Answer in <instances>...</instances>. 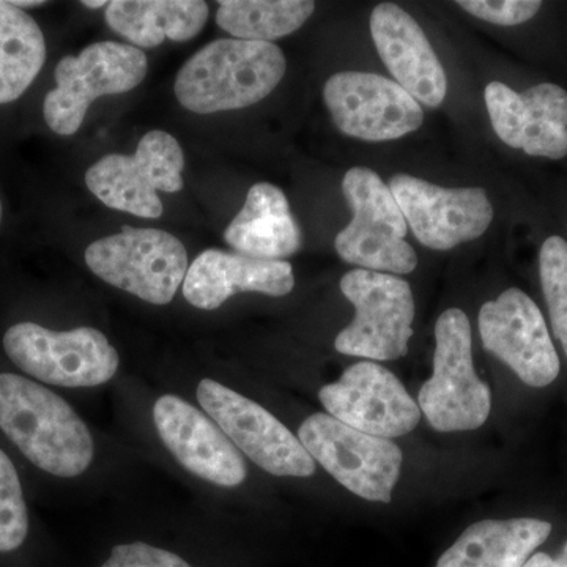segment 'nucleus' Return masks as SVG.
<instances>
[{
    "mask_svg": "<svg viewBox=\"0 0 567 567\" xmlns=\"http://www.w3.org/2000/svg\"><path fill=\"white\" fill-rule=\"evenodd\" d=\"M203 0H114L107 3V25L134 48H156L164 40H193L207 24Z\"/></svg>",
    "mask_w": 567,
    "mask_h": 567,
    "instance_id": "obj_21",
    "label": "nucleus"
},
{
    "mask_svg": "<svg viewBox=\"0 0 567 567\" xmlns=\"http://www.w3.org/2000/svg\"><path fill=\"white\" fill-rule=\"evenodd\" d=\"M82 6L87 7V9L99 10L102 9V7H107V3L110 2H103V0H96V2H92V0H84V2H81Z\"/></svg>",
    "mask_w": 567,
    "mask_h": 567,
    "instance_id": "obj_33",
    "label": "nucleus"
},
{
    "mask_svg": "<svg viewBox=\"0 0 567 567\" xmlns=\"http://www.w3.org/2000/svg\"><path fill=\"white\" fill-rule=\"evenodd\" d=\"M477 324L484 349L509 365L525 385L544 388L557 380V349L543 312L524 290L511 287L484 303Z\"/></svg>",
    "mask_w": 567,
    "mask_h": 567,
    "instance_id": "obj_13",
    "label": "nucleus"
},
{
    "mask_svg": "<svg viewBox=\"0 0 567 567\" xmlns=\"http://www.w3.org/2000/svg\"><path fill=\"white\" fill-rule=\"evenodd\" d=\"M524 567H567V543L557 558L547 554H535L529 557Z\"/></svg>",
    "mask_w": 567,
    "mask_h": 567,
    "instance_id": "obj_31",
    "label": "nucleus"
},
{
    "mask_svg": "<svg viewBox=\"0 0 567 567\" xmlns=\"http://www.w3.org/2000/svg\"><path fill=\"white\" fill-rule=\"evenodd\" d=\"M196 394L230 442L265 472L275 476L315 475V458L262 405L210 379L199 383Z\"/></svg>",
    "mask_w": 567,
    "mask_h": 567,
    "instance_id": "obj_11",
    "label": "nucleus"
},
{
    "mask_svg": "<svg viewBox=\"0 0 567 567\" xmlns=\"http://www.w3.org/2000/svg\"><path fill=\"white\" fill-rule=\"evenodd\" d=\"M341 290L354 306V317L336 338L334 349L372 361L405 357L415 319L410 284L394 275L357 268L341 279Z\"/></svg>",
    "mask_w": 567,
    "mask_h": 567,
    "instance_id": "obj_7",
    "label": "nucleus"
},
{
    "mask_svg": "<svg viewBox=\"0 0 567 567\" xmlns=\"http://www.w3.org/2000/svg\"><path fill=\"white\" fill-rule=\"evenodd\" d=\"M0 431L33 465L59 477L91 466V432L69 402L32 380L0 374Z\"/></svg>",
    "mask_w": 567,
    "mask_h": 567,
    "instance_id": "obj_1",
    "label": "nucleus"
},
{
    "mask_svg": "<svg viewBox=\"0 0 567 567\" xmlns=\"http://www.w3.org/2000/svg\"><path fill=\"white\" fill-rule=\"evenodd\" d=\"M13 3L14 7H18V9H29V7H40L44 6V2H37V0H14Z\"/></svg>",
    "mask_w": 567,
    "mask_h": 567,
    "instance_id": "obj_32",
    "label": "nucleus"
},
{
    "mask_svg": "<svg viewBox=\"0 0 567 567\" xmlns=\"http://www.w3.org/2000/svg\"><path fill=\"white\" fill-rule=\"evenodd\" d=\"M147 70L144 51L117 41H100L78 55H65L54 70L55 89L44 99L47 125L61 136L80 132L95 100L133 91Z\"/></svg>",
    "mask_w": 567,
    "mask_h": 567,
    "instance_id": "obj_6",
    "label": "nucleus"
},
{
    "mask_svg": "<svg viewBox=\"0 0 567 567\" xmlns=\"http://www.w3.org/2000/svg\"><path fill=\"white\" fill-rule=\"evenodd\" d=\"M85 264L104 282L152 305H169L188 274V252L175 235L123 226L93 241Z\"/></svg>",
    "mask_w": 567,
    "mask_h": 567,
    "instance_id": "obj_5",
    "label": "nucleus"
},
{
    "mask_svg": "<svg viewBox=\"0 0 567 567\" xmlns=\"http://www.w3.org/2000/svg\"><path fill=\"white\" fill-rule=\"evenodd\" d=\"M369 28L394 82L427 107L445 102V69L416 20L395 3H380L372 10Z\"/></svg>",
    "mask_w": 567,
    "mask_h": 567,
    "instance_id": "obj_17",
    "label": "nucleus"
},
{
    "mask_svg": "<svg viewBox=\"0 0 567 567\" xmlns=\"http://www.w3.org/2000/svg\"><path fill=\"white\" fill-rule=\"evenodd\" d=\"M216 24L237 40H275L297 32L316 10L309 0H221Z\"/></svg>",
    "mask_w": 567,
    "mask_h": 567,
    "instance_id": "obj_23",
    "label": "nucleus"
},
{
    "mask_svg": "<svg viewBox=\"0 0 567 567\" xmlns=\"http://www.w3.org/2000/svg\"><path fill=\"white\" fill-rule=\"evenodd\" d=\"M352 221L338 234L336 252L347 264L388 275L415 270V249L405 241L406 224L390 186L368 167H352L342 181Z\"/></svg>",
    "mask_w": 567,
    "mask_h": 567,
    "instance_id": "obj_3",
    "label": "nucleus"
},
{
    "mask_svg": "<svg viewBox=\"0 0 567 567\" xmlns=\"http://www.w3.org/2000/svg\"><path fill=\"white\" fill-rule=\"evenodd\" d=\"M550 533L551 525L537 518L477 522L447 548L436 567H524Z\"/></svg>",
    "mask_w": 567,
    "mask_h": 567,
    "instance_id": "obj_20",
    "label": "nucleus"
},
{
    "mask_svg": "<svg viewBox=\"0 0 567 567\" xmlns=\"http://www.w3.org/2000/svg\"><path fill=\"white\" fill-rule=\"evenodd\" d=\"M323 100L341 133L361 141L399 140L424 122L420 103L398 82L375 73L333 74L324 82Z\"/></svg>",
    "mask_w": 567,
    "mask_h": 567,
    "instance_id": "obj_12",
    "label": "nucleus"
},
{
    "mask_svg": "<svg viewBox=\"0 0 567 567\" xmlns=\"http://www.w3.org/2000/svg\"><path fill=\"white\" fill-rule=\"evenodd\" d=\"M298 440L347 491L369 502H391L404 458L394 442L357 431L328 413L309 416L298 429Z\"/></svg>",
    "mask_w": 567,
    "mask_h": 567,
    "instance_id": "obj_10",
    "label": "nucleus"
},
{
    "mask_svg": "<svg viewBox=\"0 0 567 567\" xmlns=\"http://www.w3.org/2000/svg\"><path fill=\"white\" fill-rule=\"evenodd\" d=\"M457 6L480 20L511 28L535 18L543 2L539 0H461Z\"/></svg>",
    "mask_w": 567,
    "mask_h": 567,
    "instance_id": "obj_27",
    "label": "nucleus"
},
{
    "mask_svg": "<svg viewBox=\"0 0 567 567\" xmlns=\"http://www.w3.org/2000/svg\"><path fill=\"white\" fill-rule=\"evenodd\" d=\"M102 567H192L185 559L144 543L123 544L112 548L111 557Z\"/></svg>",
    "mask_w": 567,
    "mask_h": 567,
    "instance_id": "obj_30",
    "label": "nucleus"
},
{
    "mask_svg": "<svg viewBox=\"0 0 567 567\" xmlns=\"http://www.w3.org/2000/svg\"><path fill=\"white\" fill-rule=\"evenodd\" d=\"M390 189L420 244L447 251L484 235L494 207L483 188H442L409 174L391 178Z\"/></svg>",
    "mask_w": 567,
    "mask_h": 567,
    "instance_id": "obj_14",
    "label": "nucleus"
},
{
    "mask_svg": "<svg viewBox=\"0 0 567 567\" xmlns=\"http://www.w3.org/2000/svg\"><path fill=\"white\" fill-rule=\"evenodd\" d=\"M522 151L537 158L561 159L567 155V126L529 118L525 125Z\"/></svg>",
    "mask_w": 567,
    "mask_h": 567,
    "instance_id": "obj_29",
    "label": "nucleus"
},
{
    "mask_svg": "<svg viewBox=\"0 0 567 567\" xmlns=\"http://www.w3.org/2000/svg\"><path fill=\"white\" fill-rule=\"evenodd\" d=\"M319 399L328 415L380 439L410 434L421 421L420 405L401 380L374 361L350 365L319 391Z\"/></svg>",
    "mask_w": 567,
    "mask_h": 567,
    "instance_id": "obj_15",
    "label": "nucleus"
},
{
    "mask_svg": "<svg viewBox=\"0 0 567 567\" xmlns=\"http://www.w3.org/2000/svg\"><path fill=\"white\" fill-rule=\"evenodd\" d=\"M484 99L496 136L511 148H522L527 111L520 93L514 92L503 82L494 81L487 85Z\"/></svg>",
    "mask_w": 567,
    "mask_h": 567,
    "instance_id": "obj_26",
    "label": "nucleus"
},
{
    "mask_svg": "<svg viewBox=\"0 0 567 567\" xmlns=\"http://www.w3.org/2000/svg\"><path fill=\"white\" fill-rule=\"evenodd\" d=\"M47 61L40 25L24 10L0 0V104L24 95Z\"/></svg>",
    "mask_w": 567,
    "mask_h": 567,
    "instance_id": "obj_22",
    "label": "nucleus"
},
{
    "mask_svg": "<svg viewBox=\"0 0 567 567\" xmlns=\"http://www.w3.org/2000/svg\"><path fill=\"white\" fill-rule=\"evenodd\" d=\"M435 341L434 374L417 395L421 412L435 431H475L491 415L492 395L473 365L472 327L465 312H443Z\"/></svg>",
    "mask_w": 567,
    "mask_h": 567,
    "instance_id": "obj_4",
    "label": "nucleus"
},
{
    "mask_svg": "<svg viewBox=\"0 0 567 567\" xmlns=\"http://www.w3.org/2000/svg\"><path fill=\"white\" fill-rule=\"evenodd\" d=\"M527 121H547L567 126V92L551 82H540L520 93Z\"/></svg>",
    "mask_w": 567,
    "mask_h": 567,
    "instance_id": "obj_28",
    "label": "nucleus"
},
{
    "mask_svg": "<svg viewBox=\"0 0 567 567\" xmlns=\"http://www.w3.org/2000/svg\"><path fill=\"white\" fill-rule=\"evenodd\" d=\"M539 276L551 328L567 357V241L551 235L539 252Z\"/></svg>",
    "mask_w": 567,
    "mask_h": 567,
    "instance_id": "obj_24",
    "label": "nucleus"
},
{
    "mask_svg": "<svg viewBox=\"0 0 567 567\" xmlns=\"http://www.w3.org/2000/svg\"><path fill=\"white\" fill-rule=\"evenodd\" d=\"M293 287V268L286 260L254 259L244 254L207 249L189 265L183 297L194 308L213 311L237 293L284 297Z\"/></svg>",
    "mask_w": 567,
    "mask_h": 567,
    "instance_id": "obj_18",
    "label": "nucleus"
},
{
    "mask_svg": "<svg viewBox=\"0 0 567 567\" xmlns=\"http://www.w3.org/2000/svg\"><path fill=\"white\" fill-rule=\"evenodd\" d=\"M29 514L20 476L9 456L0 450V554H9L24 544Z\"/></svg>",
    "mask_w": 567,
    "mask_h": 567,
    "instance_id": "obj_25",
    "label": "nucleus"
},
{
    "mask_svg": "<svg viewBox=\"0 0 567 567\" xmlns=\"http://www.w3.org/2000/svg\"><path fill=\"white\" fill-rule=\"evenodd\" d=\"M286 70V55L275 43L216 40L186 61L174 92L196 114L244 110L267 99Z\"/></svg>",
    "mask_w": 567,
    "mask_h": 567,
    "instance_id": "obj_2",
    "label": "nucleus"
},
{
    "mask_svg": "<svg viewBox=\"0 0 567 567\" xmlns=\"http://www.w3.org/2000/svg\"><path fill=\"white\" fill-rule=\"evenodd\" d=\"M3 349L22 372L55 386L103 385L114 379L121 363L106 336L91 327L52 331L17 323L3 336Z\"/></svg>",
    "mask_w": 567,
    "mask_h": 567,
    "instance_id": "obj_9",
    "label": "nucleus"
},
{
    "mask_svg": "<svg viewBox=\"0 0 567 567\" xmlns=\"http://www.w3.org/2000/svg\"><path fill=\"white\" fill-rule=\"evenodd\" d=\"M153 421L164 445L189 473L221 487L240 486L245 458L221 427L174 394L153 405Z\"/></svg>",
    "mask_w": 567,
    "mask_h": 567,
    "instance_id": "obj_16",
    "label": "nucleus"
},
{
    "mask_svg": "<svg viewBox=\"0 0 567 567\" xmlns=\"http://www.w3.org/2000/svg\"><path fill=\"white\" fill-rule=\"evenodd\" d=\"M185 153L173 134L155 130L145 134L133 155L103 156L85 173L96 199L114 210L145 219L163 215L158 193L182 192Z\"/></svg>",
    "mask_w": 567,
    "mask_h": 567,
    "instance_id": "obj_8",
    "label": "nucleus"
},
{
    "mask_svg": "<svg viewBox=\"0 0 567 567\" xmlns=\"http://www.w3.org/2000/svg\"><path fill=\"white\" fill-rule=\"evenodd\" d=\"M235 251L254 259L281 260L300 251L303 237L286 194L271 183H256L244 208L224 230Z\"/></svg>",
    "mask_w": 567,
    "mask_h": 567,
    "instance_id": "obj_19",
    "label": "nucleus"
},
{
    "mask_svg": "<svg viewBox=\"0 0 567 567\" xmlns=\"http://www.w3.org/2000/svg\"><path fill=\"white\" fill-rule=\"evenodd\" d=\"M0 223H2V203H0Z\"/></svg>",
    "mask_w": 567,
    "mask_h": 567,
    "instance_id": "obj_34",
    "label": "nucleus"
}]
</instances>
